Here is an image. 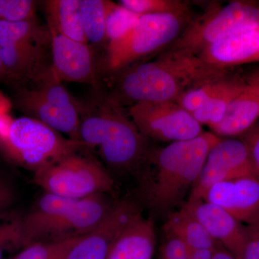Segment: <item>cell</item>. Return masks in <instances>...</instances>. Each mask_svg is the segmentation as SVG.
<instances>
[{"mask_svg": "<svg viewBox=\"0 0 259 259\" xmlns=\"http://www.w3.org/2000/svg\"><path fill=\"white\" fill-rule=\"evenodd\" d=\"M111 1L80 0L83 30L88 44L100 46L107 42L106 20Z\"/></svg>", "mask_w": 259, "mask_h": 259, "instance_id": "cell-22", "label": "cell"}, {"mask_svg": "<svg viewBox=\"0 0 259 259\" xmlns=\"http://www.w3.org/2000/svg\"><path fill=\"white\" fill-rule=\"evenodd\" d=\"M0 148L10 159L34 172L87 149L82 142L64 137L40 121L26 116L11 120L6 134L0 137Z\"/></svg>", "mask_w": 259, "mask_h": 259, "instance_id": "cell-6", "label": "cell"}, {"mask_svg": "<svg viewBox=\"0 0 259 259\" xmlns=\"http://www.w3.org/2000/svg\"><path fill=\"white\" fill-rule=\"evenodd\" d=\"M83 236L32 243L12 259H67L71 250Z\"/></svg>", "mask_w": 259, "mask_h": 259, "instance_id": "cell-23", "label": "cell"}, {"mask_svg": "<svg viewBox=\"0 0 259 259\" xmlns=\"http://www.w3.org/2000/svg\"><path fill=\"white\" fill-rule=\"evenodd\" d=\"M84 150L40 167L34 172V183L45 193L68 199L110 192L113 179L96 159L81 153Z\"/></svg>", "mask_w": 259, "mask_h": 259, "instance_id": "cell-7", "label": "cell"}, {"mask_svg": "<svg viewBox=\"0 0 259 259\" xmlns=\"http://www.w3.org/2000/svg\"><path fill=\"white\" fill-rule=\"evenodd\" d=\"M5 81V74L3 65H2L1 59H0V81Z\"/></svg>", "mask_w": 259, "mask_h": 259, "instance_id": "cell-35", "label": "cell"}, {"mask_svg": "<svg viewBox=\"0 0 259 259\" xmlns=\"http://www.w3.org/2000/svg\"><path fill=\"white\" fill-rule=\"evenodd\" d=\"M204 201L215 204L247 226L259 219V180L243 177L213 185Z\"/></svg>", "mask_w": 259, "mask_h": 259, "instance_id": "cell-14", "label": "cell"}, {"mask_svg": "<svg viewBox=\"0 0 259 259\" xmlns=\"http://www.w3.org/2000/svg\"><path fill=\"white\" fill-rule=\"evenodd\" d=\"M249 151L250 158L259 179V124H255L242 139Z\"/></svg>", "mask_w": 259, "mask_h": 259, "instance_id": "cell-32", "label": "cell"}, {"mask_svg": "<svg viewBox=\"0 0 259 259\" xmlns=\"http://www.w3.org/2000/svg\"><path fill=\"white\" fill-rule=\"evenodd\" d=\"M130 116L146 139L171 143L194 139L203 133L192 114L175 102H141L130 108Z\"/></svg>", "mask_w": 259, "mask_h": 259, "instance_id": "cell-10", "label": "cell"}, {"mask_svg": "<svg viewBox=\"0 0 259 259\" xmlns=\"http://www.w3.org/2000/svg\"><path fill=\"white\" fill-rule=\"evenodd\" d=\"M198 219L214 241L236 259H242L245 243V225L221 207L204 200L182 204Z\"/></svg>", "mask_w": 259, "mask_h": 259, "instance_id": "cell-16", "label": "cell"}, {"mask_svg": "<svg viewBox=\"0 0 259 259\" xmlns=\"http://www.w3.org/2000/svg\"><path fill=\"white\" fill-rule=\"evenodd\" d=\"M258 8H259V6H258Z\"/></svg>", "mask_w": 259, "mask_h": 259, "instance_id": "cell-36", "label": "cell"}, {"mask_svg": "<svg viewBox=\"0 0 259 259\" xmlns=\"http://www.w3.org/2000/svg\"><path fill=\"white\" fill-rule=\"evenodd\" d=\"M259 117V75L245 83L230 104L226 115L210 128L219 137L235 138L245 134Z\"/></svg>", "mask_w": 259, "mask_h": 259, "instance_id": "cell-17", "label": "cell"}, {"mask_svg": "<svg viewBox=\"0 0 259 259\" xmlns=\"http://www.w3.org/2000/svg\"><path fill=\"white\" fill-rule=\"evenodd\" d=\"M44 4L49 28L68 38L88 44L83 30L80 0H47Z\"/></svg>", "mask_w": 259, "mask_h": 259, "instance_id": "cell-20", "label": "cell"}, {"mask_svg": "<svg viewBox=\"0 0 259 259\" xmlns=\"http://www.w3.org/2000/svg\"><path fill=\"white\" fill-rule=\"evenodd\" d=\"M212 259H236L231 254L228 250L225 249L221 245L216 248L213 254Z\"/></svg>", "mask_w": 259, "mask_h": 259, "instance_id": "cell-34", "label": "cell"}, {"mask_svg": "<svg viewBox=\"0 0 259 259\" xmlns=\"http://www.w3.org/2000/svg\"><path fill=\"white\" fill-rule=\"evenodd\" d=\"M160 251L162 259H190V249L187 245L175 237H167Z\"/></svg>", "mask_w": 259, "mask_h": 259, "instance_id": "cell-30", "label": "cell"}, {"mask_svg": "<svg viewBox=\"0 0 259 259\" xmlns=\"http://www.w3.org/2000/svg\"><path fill=\"white\" fill-rule=\"evenodd\" d=\"M190 249V259H212L214 250L209 248Z\"/></svg>", "mask_w": 259, "mask_h": 259, "instance_id": "cell-33", "label": "cell"}, {"mask_svg": "<svg viewBox=\"0 0 259 259\" xmlns=\"http://www.w3.org/2000/svg\"><path fill=\"white\" fill-rule=\"evenodd\" d=\"M15 190L9 178L0 171V217L9 213L14 203Z\"/></svg>", "mask_w": 259, "mask_h": 259, "instance_id": "cell-31", "label": "cell"}, {"mask_svg": "<svg viewBox=\"0 0 259 259\" xmlns=\"http://www.w3.org/2000/svg\"><path fill=\"white\" fill-rule=\"evenodd\" d=\"M221 137L203 132L194 139L171 143L156 152L150 153L152 165L143 176L144 200L156 212L175 208L190 187H193L208 156Z\"/></svg>", "mask_w": 259, "mask_h": 259, "instance_id": "cell-2", "label": "cell"}, {"mask_svg": "<svg viewBox=\"0 0 259 259\" xmlns=\"http://www.w3.org/2000/svg\"><path fill=\"white\" fill-rule=\"evenodd\" d=\"M50 31L51 69L56 77L61 82L88 83L100 90L95 53L90 44L68 38L52 29Z\"/></svg>", "mask_w": 259, "mask_h": 259, "instance_id": "cell-12", "label": "cell"}, {"mask_svg": "<svg viewBox=\"0 0 259 259\" xmlns=\"http://www.w3.org/2000/svg\"><path fill=\"white\" fill-rule=\"evenodd\" d=\"M223 77L202 83L185 92L176 102L186 111L192 114L207 101L215 92Z\"/></svg>", "mask_w": 259, "mask_h": 259, "instance_id": "cell-28", "label": "cell"}, {"mask_svg": "<svg viewBox=\"0 0 259 259\" xmlns=\"http://www.w3.org/2000/svg\"><path fill=\"white\" fill-rule=\"evenodd\" d=\"M155 246L153 221L141 214L116 239L107 259H152Z\"/></svg>", "mask_w": 259, "mask_h": 259, "instance_id": "cell-18", "label": "cell"}, {"mask_svg": "<svg viewBox=\"0 0 259 259\" xmlns=\"http://www.w3.org/2000/svg\"><path fill=\"white\" fill-rule=\"evenodd\" d=\"M167 237H175L183 241L190 249H216L221 244L209 236L202 223L185 206L171 212L163 227Z\"/></svg>", "mask_w": 259, "mask_h": 259, "instance_id": "cell-19", "label": "cell"}, {"mask_svg": "<svg viewBox=\"0 0 259 259\" xmlns=\"http://www.w3.org/2000/svg\"><path fill=\"white\" fill-rule=\"evenodd\" d=\"M186 14L141 15L125 35L107 44L106 66L112 71L126 69L180 37L188 18Z\"/></svg>", "mask_w": 259, "mask_h": 259, "instance_id": "cell-8", "label": "cell"}, {"mask_svg": "<svg viewBox=\"0 0 259 259\" xmlns=\"http://www.w3.org/2000/svg\"><path fill=\"white\" fill-rule=\"evenodd\" d=\"M141 214L139 206L131 201L115 203L106 218L75 245L67 259H107L116 239Z\"/></svg>", "mask_w": 259, "mask_h": 259, "instance_id": "cell-13", "label": "cell"}, {"mask_svg": "<svg viewBox=\"0 0 259 259\" xmlns=\"http://www.w3.org/2000/svg\"><path fill=\"white\" fill-rule=\"evenodd\" d=\"M141 16L122 5L111 1L106 20L107 44L125 35L139 21Z\"/></svg>", "mask_w": 259, "mask_h": 259, "instance_id": "cell-24", "label": "cell"}, {"mask_svg": "<svg viewBox=\"0 0 259 259\" xmlns=\"http://www.w3.org/2000/svg\"><path fill=\"white\" fill-rule=\"evenodd\" d=\"M119 4L141 15L189 13L187 3L178 0H120Z\"/></svg>", "mask_w": 259, "mask_h": 259, "instance_id": "cell-25", "label": "cell"}, {"mask_svg": "<svg viewBox=\"0 0 259 259\" xmlns=\"http://www.w3.org/2000/svg\"><path fill=\"white\" fill-rule=\"evenodd\" d=\"M242 259H259V219L245 226V243Z\"/></svg>", "mask_w": 259, "mask_h": 259, "instance_id": "cell-29", "label": "cell"}, {"mask_svg": "<svg viewBox=\"0 0 259 259\" xmlns=\"http://www.w3.org/2000/svg\"><path fill=\"white\" fill-rule=\"evenodd\" d=\"M117 94L107 98L135 104L177 101L185 92L223 77V70L206 64L198 55L171 49L156 60L125 69Z\"/></svg>", "mask_w": 259, "mask_h": 259, "instance_id": "cell-1", "label": "cell"}, {"mask_svg": "<svg viewBox=\"0 0 259 259\" xmlns=\"http://www.w3.org/2000/svg\"><path fill=\"white\" fill-rule=\"evenodd\" d=\"M0 59L5 81L17 88L28 84L51 68V33L36 18L0 21Z\"/></svg>", "mask_w": 259, "mask_h": 259, "instance_id": "cell-4", "label": "cell"}, {"mask_svg": "<svg viewBox=\"0 0 259 259\" xmlns=\"http://www.w3.org/2000/svg\"><path fill=\"white\" fill-rule=\"evenodd\" d=\"M258 24V6L248 2H232L212 8L194 20L177 37L172 49L199 55L205 48L232 32Z\"/></svg>", "mask_w": 259, "mask_h": 259, "instance_id": "cell-9", "label": "cell"}, {"mask_svg": "<svg viewBox=\"0 0 259 259\" xmlns=\"http://www.w3.org/2000/svg\"><path fill=\"white\" fill-rule=\"evenodd\" d=\"M243 177L258 179L246 145L242 139L221 138L209 151L187 202L203 200L216 184Z\"/></svg>", "mask_w": 259, "mask_h": 259, "instance_id": "cell-11", "label": "cell"}, {"mask_svg": "<svg viewBox=\"0 0 259 259\" xmlns=\"http://www.w3.org/2000/svg\"><path fill=\"white\" fill-rule=\"evenodd\" d=\"M14 105L26 117L40 121L68 139L80 141V103L50 69L17 89Z\"/></svg>", "mask_w": 259, "mask_h": 259, "instance_id": "cell-5", "label": "cell"}, {"mask_svg": "<svg viewBox=\"0 0 259 259\" xmlns=\"http://www.w3.org/2000/svg\"><path fill=\"white\" fill-rule=\"evenodd\" d=\"M119 107L102 96L80 103V141L110 168L136 171L148 163L147 139Z\"/></svg>", "mask_w": 259, "mask_h": 259, "instance_id": "cell-3", "label": "cell"}, {"mask_svg": "<svg viewBox=\"0 0 259 259\" xmlns=\"http://www.w3.org/2000/svg\"><path fill=\"white\" fill-rule=\"evenodd\" d=\"M240 78H223L219 86L207 101L192 114L201 125H217L226 115L230 104L245 85Z\"/></svg>", "mask_w": 259, "mask_h": 259, "instance_id": "cell-21", "label": "cell"}, {"mask_svg": "<svg viewBox=\"0 0 259 259\" xmlns=\"http://www.w3.org/2000/svg\"><path fill=\"white\" fill-rule=\"evenodd\" d=\"M37 2L0 0V21L18 23L36 18Z\"/></svg>", "mask_w": 259, "mask_h": 259, "instance_id": "cell-27", "label": "cell"}, {"mask_svg": "<svg viewBox=\"0 0 259 259\" xmlns=\"http://www.w3.org/2000/svg\"><path fill=\"white\" fill-rule=\"evenodd\" d=\"M23 248L22 217L10 213L0 217V259H4L5 252Z\"/></svg>", "mask_w": 259, "mask_h": 259, "instance_id": "cell-26", "label": "cell"}, {"mask_svg": "<svg viewBox=\"0 0 259 259\" xmlns=\"http://www.w3.org/2000/svg\"><path fill=\"white\" fill-rule=\"evenodd\" d=\"M198 56L206 64L221 70L259 61V24L232 32Z\"/></svg>", "mask_w": 259, "mask_h": 259, "instance_id": "cell-15", "label": "cell"}]
</instances>
